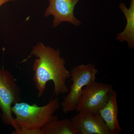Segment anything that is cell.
I'll return each instance as SVG.
<instances>
[{
  "mask_svg": "<svg viewBox=\"0 0 134 134\" xmlns=\"http://www.w3.org/2000/svg\"><path fill=\"white\" fill-rule=\"evenodd\" d=\"M32 55L36 58L32 69L34 72L33 80L38 91V97L40 98L43 96L47 83L51 81L54 83V96L68 92L69 88L66 82L70 78V72L65 66L66 62L61 56L59 50L38 42L33 47L30 55L23 62Z\"/></svg>",
  "mask_w": 134,
  "mask_h": 134,
  "instance_id": "1",
  "label": "cell"
},
{
  "mask_svg": "<svg viewBox=\"0 0 134 134\" xmlns=\"http://www.w3.org/2000/svg\"><path fill=\"white\" fill-rule=\"evenodd\" d=\"M60 107L59 99L55 98L43 106L18 102L12 106L11 110L15 116V122L19 128L41 130L48 123L58 119L54 114Z\"/></svg>",
  "mask_w": 134,
  "mask_h": 134,
  "instance_id": "2",
  "label": "cell"
},
{
  "mask_svg": "<svg viewBox=\"0 0 134 134\" xmlns=\"http://www.w3.org/2000/svg\"><path fill=\"white\" fill-rule=\"evenodd\" d=\"M20 100L21 90L14 77L3 67L0 68V117L4 124L11 126L15 130L19 128L15 122L11 108Z\"/></svg>",
  "mask_w": 134,
  "mask_h": 134,
  "instance_id": "3",
  "label": "cell"
},
{
  "mask_svg": "<svg viewBox=\"0 0 134 134\" xmlns=\"http://www.w3.org/2000/svg\"><path fill=\"white\" fill-rule=\"evenodd\" d=\"M95 65L82 64L75 67L70 72L72 85L69 93L61 103L63 111L68 113L75 110L83 89L86 85L96 81L98 73Z\"/></svg>",
  "mask_w": 134,
  "mask_h": 134,
  "instance_id": "4",
  "label": "cell"
},
{
  "mask_svg": "<svg viewBox=\"0 0 134 134\" xmlns=\"http://www.w3.org/2000/svg\"><path fill=\"white\" fill-rule=\"evenodd\" d=\"M113 90L111 85L96 81L86 85L83 89L75 110L99 112L107 102Z\"/></svg>",
  "mask_w": 134,
  "mask_h": 134,
  "instance_id": "5",
  "label": "cell"
},
{
  "mask_svg": "<svg viewBox=\"0 0 134 134\" xmlns=\"http://www.w3.org/2000/svg\"><path fill=\"white\" fill-rule=\"evenodd\" d=\"M77 112L70 119L75 134H111L99 112Z\"/></svg>",
  "mask_w": 134,
  "mask_h": 134,
  "instance_id": "6",
  "label": "cell"
},
{
  "mask_svg": "<svg viewBox=\"0 0 134 134\" xmlns=\"http://www.w3.org/2000/svg\"><path fill=\"white\" fill-rule=\"evenodd\" d=\"M49 5L44 13L45 17L53 16L52 26L55 28L63 22H68L76 26L82 23L75 17L74 11L79 0H48Z\"/></svg>",
  "mask_w": 134,
  "mask_h": 134,
  "instance_id": "7",
  "label": "cell"
},
{
  "mask_svg": "<svg viewBox=\"0 0 134 134\" xmlns=\"http://www.w3.org/2000/svg\"><path fill=\"white\" fill-rule=\"evenodd\" d=\"M117 93L113 90L105 105L99 111L111 134H118L121 131L118 119Z\"/></svg>",
  "mask_w": 134,
  "mask_h": 134,
  "instance_id": "8",
  "label": "cell"
},
{
  "mask_svg": "<svg viewBox=\"0 0 134 134\" xmlns=\"http://www.w3.org/2000/svg\"><path fill=\"white\" fill-rule=\"evenodd\" d=\"M119 8L125 15L127 24L125 30L117 34L116 38L120 42L126 41L130 48H134V0H131L129 8L124 3H120Z\"/></svg>",
  "mask_w": 134,
  "mask_h": 134,
  "instance_id": "9",
  "label": "cell"
},
{
  "mask_svg": "<svg viewBox=\"0 0 134 134\" xmlns=\"http://www.w3.org/2000/svg\"><path fill=\"white\" fill-rule=\"evenodd\" d=\"M41 130L43 134H75L72 121L69 119L54 120L46 125Z\"/></svg>",
  "mask_w": 134,
  "mask_h": 134,
  "instance_id": "10",
  "label": "cell"
},
{
  "mask_svg": "<svg viewBox=\"0 0 134 134\" xmlns=\"http://www.w3.org/2000/svg\"><path fill=\"white\" fill-rule=\"evenodd\" d=\"M13 134H43L42 130L24 129L19 128L17 130L13 131Z\"/></svg>",
  "mask_w": 134,
  "mask_h": 134,
  "instance_id": "11",
  "label": "cell"
},
{
  "mask_svg": "<svg viewBox=\"0 0 134 134\" xmlns=\"http://www.w3.org/2000/svg\"><path fill=\"white\" fill-rule=\"evenodd\" d=\"M18 0H0V7L5 4L6 3L9 1H17Z\"/></svg>",
  "mask_w": 134,
  "mask_h": 134,
  "instance_id": "12",
  "label": "cell"
}]
</instances>
